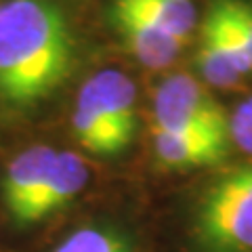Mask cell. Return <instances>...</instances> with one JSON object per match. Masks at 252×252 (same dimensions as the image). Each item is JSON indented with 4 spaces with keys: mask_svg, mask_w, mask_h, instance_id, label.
Wrapping results in <instances>:
<instances>
[{
    "mask_svg": "<svg viewBox=\"0 0 252 252\" xmlns=\"http://www.w3.org/2000/svg\"><path fill=\"white\" fill-rule=\"evenodd\" d=\"M195 65L202 82L212 89H235L252 76V67L235 42L229 26L210 4L202 23V40L195 55Z\"/></svg>",
    "mask_w": 252,
    "mask_h": 252,
    "instance_id": "277c9868",
    "label": "cell"
},
{
    "mask_svg": "<svg viewBox=\"0 0 252 252\" xmlns=\"http://www.w3.org/2000/svg\"><path fill=\"white\" fill-rule=\"evenodd\" d=\"M212 6L223 15L235 42L252 67V2L250 0H212Z\"/></svg>",
    "mask_w": 252,
    "mask_h": 252,
    "instance_id": "7c38bea8",
    "label": "cell"
},
{
    "mask_svg": "<svg viewBox=\"0 0 252 252\" xmlns=\"http://www.w3.org/2000/svg\"><path fill=\"white\" fill-rule=\"evenodd\" d=\"M55 156H57V152L53 147L34 145L26 152H21L19 156H15L9 168H6L0 195H2L4 220L13 235L21 233L30 204L36 198Z\"/></svg>",
    "mask_w": 252,
    "mask_h": 252,
    "instance_id": "8992f818",
    "label": "cell"
},
{
    "mask_svg": "<svg viewBox=\"0 0 252 252\" xmlns=\"http://www.w3.org/2000/svg\"><path fill=\"white\" fill-rule=\"evenodd\" d=\"M74 63V36L49 0L0 2V93L32 105L57 89Z\"/></svg>",
    "mask_w": 252,
    "mask_h": 252,
    "instance_id": "6da1fadb",
    "label": "cell"
},
{
    "mask_svg": "<svg viewBox=\"0 0 252 252\" xmlns=\"http://www.w3.org/2000/svg\"><path fill=\"white\" fill-rule=\"evenodd\" d=\"M116 2L139 13L141 17L168 32L183 44L189 40L198 21L193 0H116Z\"/></svg>",
    "mask_w": 252,
    "mask_h": 252,
    "instance_id": "8fae6325",
    "label": "cell"
},
{
    "mask_svg": "<svg viewBox=\"0 0 252 252\" xmlns=\"http://www.w3.org/2000/svg\"><path fill=\"white\" fill-rule=\"evenodd\" d=\"M154 154L166 168L193 170L206 168L223 162L229 149V139L217 135H200V132H181L152 128Z\"/></svg>",
    "mask_w": 252,
    "mask_h": 252,
    "instance_id": "52a82bcc",
    "label": "cell"
},
{
    "mask_svg": "<svg viewBox=\"0 0 252 252\" xmlns=\"http://www.w3.org/2000/svg\"><path fill=\"white\" fill-rule=\"evenodd\" d=\"M114 17L141 65L149 69H164L179 57L183 42L168 32L156 28L152 21L141 17L128 6L114 2Z\"/></svg>",
    "mask_w": 252,
    "mask_h": 252,
    "instance_id": "9c48e42d",
    "label": "cell"
},
{
    "mask_svg": "<svg viewBox=\"0 0 252 252\" xmlns=\"http://www.w3.org/2000/svg\"><path fill=\"white\" fill-rule=\"evenodd\" d=\"M227 132L229 143L244 156L252 158V94L242 99L227 116Z\"/></svg>",
    "mask_w": 252,
    "mask_h": 252,
    "instance_id": "4fadbf2b",
    "label": "cell"
},
{
    "mask_svg": "<svg viewBox=\"0 0 252 252\" xmlns=\"http://www.w3.org/2000/svg\"><path fill=\"white\" fill-rule=\"evenodd\" d=\"M86 185H89L86 162L74 152H57L36 198L30 204L19 235H32L46 223H51L80 198Z\"/></svg>",
    "mask_w": 252,
    "mask_h": 252,
    "instance_id": "5b68a950",
    "label": "cell"
},
{
    "mask_svg": "<svg viewBox=\"0 0 252 252\" xmlns=\"http://www.w3.org/2000/svg\"><path fill=\"white\" fill-rule=\"evenodd\" d=\"M72 124H74V135L78 139V143L86 152L109 156L124 149V145L120 143V139H118L114 126L107 118L103 101H101L97 93V86L93 84L91 78L78 91Z\"/></svg>",
    "mask_w": 252,
    "mask_h": 252,
    "instance_id": "30bf717a",
    "label": "cell"
},
{
    "mask_svg": "<svg viewBox=\"0 0 252 252\" xmlns=\"http://www.w3.org/2000/svg\"><path fill=\"white\" fill-rule=\"evenodd\" d=\"M154 126L164 130L227 137V114L206 84L189 74H172L156 91Z\"/></svg>",
    "mask_w": 252,
    "mask_h": 252,
    "instance_id": "3957f363",
    "label": "cell"
},
{
    "mask_svg": "<svg viewBox=\"0 0 252 252\" xmlns=\"http://www.w3.org/2000/svg\"><path fill=\"white\" fill-rule=\"evenodd\" d=\"M160 252H252V162L195 189L177 208Z\"/></svg>",
    "mask_w": 252,
    "mask_h": 252,
    "instance_id": "7a4b0ae2",
    "label": "cell"
},
{
    "mask_svg": "<svg viewBox=\"0 0 252 252\" xmlns=\"http://www.w3.org/2000/svg\"><path fill=\"white\" fill-rule=\"evenodd\" d=\"M42 252H145V246L126 225L91 219L55 235Z\"/></svg>",
    "mask_w": 252,
    "mask_h": 252,
    "instance_id": "ba28073f",
    "label": "cell"
}]
</instances>
